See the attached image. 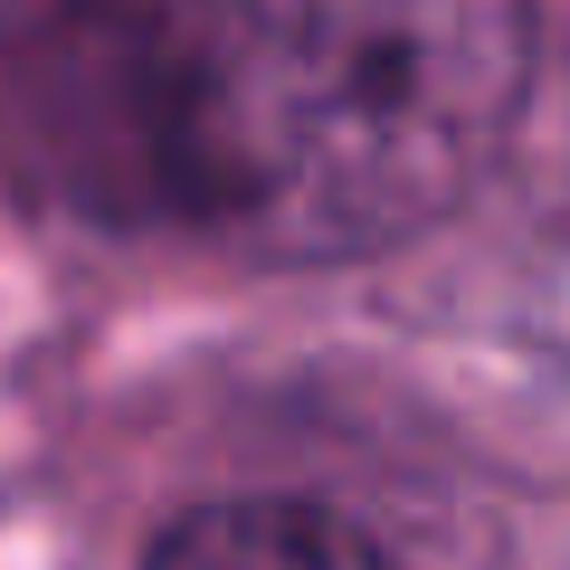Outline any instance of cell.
Wrapping results in <instances>:
<instances>
[{
  "instance_id": "6da1fadb",
  "label": "cell",
  "mask_w": 570,
  "mask_h": 570,
  "mask_svg": "<svg viewBox=\"0 0 570 570\" xmlns=\"http://www.w3.org/2000/svg\"><path fill=\"white\" fill-rule=\"evenodd\" d=\"M532 96V0H20L10 142L105 219L266 266L419 238L494 171Z\"/></svg>"
},
{
  "instance_id": "7a4b0ae2",
  "label": "cell",
  "mask_w": 570,
  "mask_h": 570,
  "mask_svg": "<svg viewBox=\"0 0 570 570\" xmlns=\"http://www.w3.org/2000/svg\"><path fill=\"white\" fill-rule=\"evenodd\" d=\"M247 551H276V561H371V532L333 504H200L153 542V561H247Z\"/></svg>"
}]
</instances>
